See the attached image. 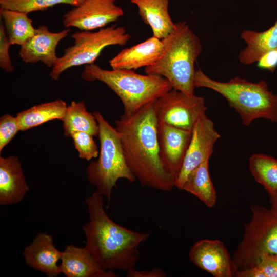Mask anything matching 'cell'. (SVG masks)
Masks as SVG:
<instances>
[{
    "label": "cell",
    "instance_id": "6da1fadb",
    "mask_svg": "<svg viewBox=\"0 0 277 277\" xmlns=\"http://www.w3.org/2000/svg\"><path fill=\"white\" fill-rule=\"evenodd\" d=\"M153 102L132 114L123 113L115 121V128L136 180L142 186L169 191L175 187V179L165 170L159 156Z\"/></svg>",
    "mask_w": 277,
    "mask_h": 277
},
{
    "label": "cell",
    "instance_id": "7a4b0ae2",
    "mask_svg": "<svg viewBox=\"0 0 277 277\" xmlns=\"http://www.w3.org/2000/svg\"><path fill=\"white\" fill-rule=\"evenodd\" d=\"M103 197L96 191L85 200L89 221L83 226L85 247L103 268L127 271L136 265L139 247L150 233L136 232L115 222L105 210Z\"/></svg>",
    "mask_w": 277,
    "mask_h": 277
},
{
    "label": "cell",
    "instance_id": "3957f363",
    "mask_svg": "<svg viewBox=\"0 0 277 277\" xmlns=\"http://www.w3.org/2000/svg\"><path fill=\"white\" fill-rule=\"evenodd\" d=\"M161 41L162 53L155 63L145 67L146 74L161 76L173 89L193 96L194 63L202 51L199 37L182 21L175 23L173 30Z\"/></svg>",
    "mask_w": 277,
    "mask_h": 277
},
{
    "label": "cell",
    "instance_id": "277c9868",
    "mask_svg": "<svg viewBox=\"0 0 277 277\" xmlns=\"http://www.w3.org/2000/svg\"><path fill=\"white\" fill-rule=\"evenodd\" d=\"M194 84L195 88H209L222 95L245 126L259 118L277 122V95L269 90L265 81L253 83L235 76L227 82H220L198 68Z\"/></svg>",
    "mask_w": 277,
    "mask_h": 277
},
{
    "label": "cell",
    "instance_id": "5b68a950",
    "mask_svg": "<svg viewBox=\"0 0 277 277\" xmlns=\"http://www.w3.org/2000/svg\"><path fill=\"white\" fill-rule=\"evenodd\" d=\"M85 81L105 84L120 98L124 113L132 114L172 90L165 78L155 74L142 75L131 70H106L94 63L86 65L82 73Z\"/></svg>",
    "mask_w": 277,
    "mask_h": 277
},
{
    "label": "cell",
    "instance_id": "8992f818",
    "mask_svg": "<svg viewBox=\"0 0 277 277\" xmlns=\"http://www.w3.org/2000/svg\"><path fill=\"white\" fill-rule=\"evenodd\" d=\"M93 113L99 125L100 151L98 159L87 167L86 174L89 182L96 187V191L109 203L112 189L119 179L130 182L136 180L127 165L116 130L101 112L95 111Z\"/></svg>",
    "mask_w": 277,
    "mask_h": 277
},
{
    "label": "cell",
    "instance_id": "52a82bcc",
    "mask_svg": "<svg viewBox=\"0 0 277 277\" xmlns=\"http://www.w3.org/2000/svg\"><path fill=\"white\" fill-rule=\"evenodd\" d=\"M251 211V219L232 258L237 271L252 267L263 255L277 254V212L258 205Z\"/></svg>",
    "mask_w": 277,
    "mask_h": 277
},
{
    "label": "cell",
    "instance_id": "ba28073f",
    "mask_svg": "<svg viewBox=\"0 0 277 277\" xmlns=\"http://www.w3.org/2000/svg\"><path fill=\"white\" fill-rule=\"evenodd\" d=\"M73 45L64 50L49 74L54 81L65 70L75 66L94 63L102 51L112 45L124 46L130 39L124 27L112 25L98 31H82L73 33Z\"/></svg>",
    "mask_w": 277,
    "mask_h": 277
},
{
    "label": "cell",
    "instance_id": "9c48e42d",
    "mask_svg": "<svg viewBox=\"0 0 277 277\" xmlns=\"http://www.w3.org/2000/svg\"><path fill=\"white\" fill-rule=\"evenodd\" d=\"M153 107L157 122L188 131H192L207 110L202 96H189L173 89L155 101Z\"/></svg>",
    "mask_w": 277,
    "mask_h": 277
},
{
    "label": "cell",
    "instance_id": "30bf717a",
    "mask_svg": "<svg viewBox=\"0 0 277 277\" xmlns=\"http://www.w3.org/2000/svg\"><path fill=\"white\" fill-rule=\"evenodd\" d=\"M190 143L175 182V187L182 190L189 173L203 162L209 160L215 143L220 138L213 122L206 115L196 121L191 131Z\"/></svg>",
    "mask_w": 277,
    "mask_h": 277
},
{
    "label": "cell",
    "instance_id": "8fae6325",
    "mask_svg": "<svg viewBox=\"0 0 277 277\" xmlns=\"http://www.w3.org/2000/svg\"><path fill=\"white\" fill-rule=\"evenodd\" d=\"M116 1L85 0L63 15V24L67 28L75 27L82 31L104 28L124 14Z\"/></svg>",
    "mask_w": 277,
    "mask_h": 277
},
{
    "label": "cell",
    "instance_id": "7c38bea8",
    "mask_svg": "<svg viewBox=\"0 0 277 277\" xmlns=\"http://www.w3.org/2000/svg\"><path fill=\"white\" fill-rule=\"evenodd\" d=\"M188 258L197 267L215 277L235 276L237 269L233 259L219 240L197 241L190 248Z\"/></svg>",
    "mask_w": 277,
    "mask_h": 277
},
{
    "label": "cell",
    "instance_id": "4fadbf2b",
    "mask_svg": "<svg viewBox=\"0 0 277 277\" xmlns=\"http://www.w3.org/2000/svg\"><path fill=\"white\" fill-rule=\"evenodd\" d=\"M192 132L157 122L159 156L165 170L176 180L190 142Z\"/></svg>",
    "mask_w": 277,
    "mask_h": 277
},
{
    "label": "cell",
    "instance_id": "5bb4252c",
    "mask_svg": "<svg viewBox=\"0 0 277 277\" xmlns=\"http://www.w3.org/2000/svg\"><path fill=\"white\" fill-rule=\"evenodd\" d=\"M70 31V28H67L53 32L46 26H38L34 34L21 46L19 57L26 63L41 62L52 68L58 58L56 53L57 46L68 35Z\"/></svg>",
    "mask_w": 277,
    "mask_h": 277
},
{
    "label": "cell",
    "instance_id": "9a60e30c",
    "mask_svg": "<svg viewBox=\"0 0 277 277\" xmlns=\"http://www.w3.org/2000/svg\"><path fill=\"white\" fill-rule=\"evenodd\" d=\"M22 255L28 266L48 277H56L61 273L57 263L62 251L55 247L53 237L49 234H37L31 243L24 248Z\"/></svg>",
    "mask_w": 277,
    "mask_h": 277
},
{
    "label": "cell",
    "instance_id": "2e32d148",
    "mask_svg": "<svg viewBox=\"0 0 277 277\" xmlns=\"http://www.w3.org/2000/svg\"><path fill=\"white\" fill-rule=\"evenodd\" d=\"M60 260V272L67 277L118 276L112 270L103 268L85 247L67 246Z\"/></svg>",
    "mask_w": 277,
    "mask_h": 277
},
{
    "label": "cell",
    "instance_id": "e0dca14e",
    "mask_svg": "<svg viewBox=\"0 0 277 277\" xmlns=\"http://www.w3.org/2000/svg\"><path fill=\"white\" fill-rule=\"evenodd\" d=\"M21 163L16 156L0 157V205L22 201L29 190Z\"/></svg>",
    "mask_w": 277,
    "mask_h": 277
},
{
    "label": "cell",
    "instance_id": "ac0fdd59",
    "mask_svg": "<svg viewBox=\"0 0 277 277\" xmlns=\"http://www.w3.org/2000/svg\"><path fill=\"white\" fill-rule=\"evenodd\" d=\"M163 49L161 39L152 36L145 41L122 50L109 60L113 69L136 70L153 65Z\"/></svg>",
    "mask_w": 277,
    "mask_h": 277
},
{
    "label": "cell",
    "instance_id": "d6986e66",
    "mask_svg": "<svg viewBox=\"0 0 277 277\" xmlns=\"http://www.w3.org/2000/svg\"><path fill=\"white\" fill-rule=\"evenodd\" d=\"M136 6L143 22L149 25L153 36L160 39L167 36L174 29V23L169 13V0H130Z\"/></svg>",
    "mask_w": 277,
    "mask_h": 277
},
{
    "label": "cell",
    "instance_id": "ffe728a7",
    "mask_svg": "<svg viewBox=\"0 0 277 277\" xmlns=\"http://www.w3.org/2000/svg\"><path fill=\"white\" fill-rule=\"evenodd\" d=\"M241 36L247 46L239 53V61L245 65L257 62L265 53L277 48V21L264 31L244 30Z\"/></svg>",
    "mask_w": 277,
    "mask_h": 277
},
{
    "label": "cell",
    "instance_id": "44dd1931",
    "mask_svg": "<svg viewBox=\"0 0 277 277\" xmlns=\"http://www.w3.org/2000/svg\"><path fill=\"white\" fill-rule=\"evenodd\" d=\"M67 106L65 101L57 100L35 105L21 111L16 116L20 131H26L53 120L63 121Z\"/></svg>",
    "mask_w": 277,
    "mask_h": 277
},
{
    "label": "cell",
    "instance_id": "7402d4cb",
    "mask_svg": "<svg viewBox=\"0 0 277 277\" xmlns=\"http://www.w3.org/2000/svg\"><path fill=\"white\" fill-rule=\"evenodd\" d=\"M64 135L71 137L76 132H85L98 136L99 125L93 114L87 110L84 101H72L67 106L63 120Z\"/></svg>",
    "mask_w": 277,
    "mask_h": 277
},
{
    "label": "cell",
    "instance_id": "603a6c76",
    "mask_svg": "<svg viewBox=\"0 0 277 277\" xmlns=\"http://www.w3.org/2000/svg\"><path fill=\"white\" fill-rule=\"evenodd\" d=\"M197 197L207 207L212 208L216 202V193L211 180L207 160L188 175L182 188Z\"/></svg>",
    "mask_w": 277,
    "mask_h": 277
},
{
    "label": "cell",
    "instance_id": "cb8c5ba5",
    "mask_svg": "<svg viewBox=\"0 0 277 277\" xmlns=\"http://www.w3.org/2000/svg\"><path fill=\"white\" fill-rule=\"evenodd\" d=\"M0 15L11 45L22 46L34 34L35 28L28 14L0 8Z\"/></svg>",
    "mask_w": 277,
    "mask_h": 277
},
{
    "label": "cell",
    "instance_id": "d4e9b609",
    "mask_svg": "<svg viewBox=\"0 0 277 277\" xmlns=\"http://www.w3.org/2000/svg\"><path fill=\"white\" fill-rule=\"evenodd\" d=\"M249 168L252 176L269 196L277 191V159L264 154H253L249 160Z\"/></svg>",
    "mask_w": 277,
    "mask_h": 277
},
{
    "label": "cell",
    "instance_id": "484cf974",
    "mask_svg": "<svg viewBox=\"0 0 277 277\" xmlns=\"http://www.w3.org/2000/svg\"><path fill=\"white\" fill-rule=\"evenodd\" d=\"M85 0H0L1 8L16 10L28 14L44 11L63 4L76 7Z\"/></svg>",
    "mask_w": 277,
    "mask_h": 277
},
{
    "label": "cell",
    "instance_id": "4316f807",
    "mask_svg": "<svg viewBox=\"0 0 277 277\" xmlns=\"http://www.w3.org/2000/svg\"><path fill=\"white\" fill-rule=\"evenodd\" d=\"M236 277H277V254L260 257L250 268L237 271Z\"/></svg>",
    "mask_w": 277,
    "mask_h": 277
},
{
    "label": "cell",
    "instance_id": "83f0119b",
    "mask_svg": "<svg viewBox=\"0 0 277 277\" xmlns=\"http://www.w3.org/2000/svg\"><path fill=\"white\" fill-rule=\"evenodd\" d=\"M93 137L92 134L85 132H76L71 135L80 158L90 161L98 156L99 151Z\"/></svg>",
    "mask_w": 277,
    "mask_h": 277
},
{
    "label": "cell",
    "instance_id": "f1b7e54d",
    "mask_svg": "<svg viewBox=\"0 0 277 277\" xmlns=\"http://www.w3.org/2000/svg\"><path fill=\"white\" fill-rule=\"evenodd\" d=\"M20 131L16 117L9 114L3 115L0 118V152Z\"/></svg>",
    "mask_w": 277,
    "mask_h": 277
},
{
    "label": "cell",
    "instance_id": "f546056e",
    "mask_svg": "<svg viewBox=\"0 0 277 277\" xmlns=\"http://www.w3.org/2000/svg\"><path fill=\"white\" fill-rule=\"evenodd\" d=\"M10 44L3 22L0 24V66L7 72H12L14 70L10 55L9 48Z\"/></svg>",
    "mask_w": 277,
    "mask_h": 277
},
{
    "label": "cell",
    "instance_id": "4dcf8cb0",
    "mask_svg": "<svg viewBox=\"0 0 277 277\" xmlns=\"http://www.w3.org/2000/svg\"><path fill=\"white\" fill-rule=\"evenodd\" d=\"M257 62L258 68L273 72L277 67V48L265 53Z\"/></svg>",
    "mask_w": 277,
    "mask_h": 277
},
{
    "label": "cell",
    "instance_id": "1f68e13d",
    "mask_svg": "<svg viewBox=\"0 0 277 277\" xmlns=\"http://www.w3.org/2000/svg\"><path fill=\"white\" fill-rule=\"evenodd\" d=\"M127 277H165L166 273L159 268H154L149 270H137L132 268L128 270Z\"/></svg>",
    "mask_w": 277,
    "mask_h": 277
},
{
    "label": "cell",
    "instance_id": "d6a6232c",
    "mask_svg": "<svg viewBox=\"0 0 277 277\" xmlns=\"http://www.w3.org/2000/svg\"><path fill=\"white\" fill-rule=\"evenodd\" d=\"M269 201L270 208L277 212V191L273 195L269 196Z\"/></svg>",
    "mask_w": 277,
    "mask_h": 277
}]
</instances>
